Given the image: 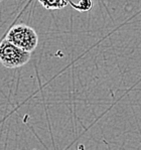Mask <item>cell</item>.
<instances>
[{
  "label": "cell",
  "instance_id": "4",
  "mask_svg": "<svg viewBox=\"0 0 141 150\" xmlns=\"http://www.w3.org/2000/svg\"><path fill=\"white\" fill-rule=\"evenodd\" d=\"M69 4L73 7L74 9L81 12H86V11L91 10L93 7V2L92 0H80L78 3H74L73 1L69 0Z\"/></svg>",
  "mask_w": 141,
  "mask_h": 150
},
{
  "label": "cell",
  "instance_id": "2",
  "mask_svg": "<svg viewBox=\"0 0 141 150\" xmlns=\"http://www.w3.org/2000/svg\"><path fill=\"white\" fill-rule=\"evenodd\" d=\"M6 40L18 47L32 52L38 45V35L32 27L26 24H16L10 28Z\"/></svg>",
  "mask_w": 141,
  "mask_h": 150
},
{
  "label": "cell",
  "instance_id": "3",
  "mask_svg": "<svg viewBox=\"0 0 141 150\" xmlns=\"http://www.w3.org/2000/svg\"><path fill=\"white\" fill-rule=\"evenodd\" d=\"M45 9L55 10L66 7L69 4V0H38Z\"/></svg>",
  "mask_w": 141,
  "mask_h": 150
},
{
  "label": "cell",
  "instance_id": "1",
  "mask_svg": "<svg viewBox=\"0 0 141 150\" xmlns=\"http://www.w3.org/2000/svg\"><path fill=\"white\" fill-rule=\"evenodd\" d=\"M31 52L13 45L5 38L0 43V63L5 68L17 69L29 62Z\"/></svg>",
  "mask_w": 141,
  "mask_h": 150
},
{
  "label": "cell",
  "instance_id": "5",
  "mask_svg": "<svg viewBox=\"0 0 141 150\" xmlns=\"http://www.w3.org/2000/svg\"><path fill=\"white\" fill-rule=\"evenodd\" d=\"M1 1H2V0H0V2H1Z\"/></svg>",
  "mask_w": 141,
  "mask_h": 150
}]
</instances>
